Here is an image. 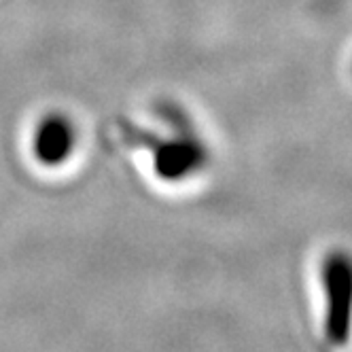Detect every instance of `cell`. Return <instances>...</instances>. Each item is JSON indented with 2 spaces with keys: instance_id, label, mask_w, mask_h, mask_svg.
<instances>
[{
  "instance_id": "3957f363",
  "label": "cell",
  "mask_w": 352,
  "mask_h": 352,
  "mask_svg": "<svg viewBox=\"0 0 352 352\" xmlns=\"http://www.w3.org/2000/svg\"><path fill=\"white\" fill-rule=\"evenodd\" d=\"M79 144L77 123L62 111L45 113L32 130L30 153L34 162L47 170L62 168L70 162Z\"/></svg>"
},
{
  "instance_id": "7a4b0ae2",
  "label": "cell",
  "mask_w": 352,
  "mask_h": 352,
  "mask_svg": "<svg viewBox=\"0 0 352 352\" xmlns=\"http://www.w3.org/2000/svg\"><path fill=\"white\" fill-rule=\"evenodd\" d=\"M324 318L322 333L333 348H344L350 338V301H352V263L344 250H331L320 270Z\"/></svg>"
},
{
  "instance_id": "6da1fadb",
  "label": "cell",
  "mask_w": 352,
  "mask_h": 352,
  "mask_svg": "<svg viewBox=\"0 0 352 352\" xmlns=\"http://www.w3.org/2000/svg\"><path fill=\"white\" fill-rule=\"evenodd\" d=\"M130 136H136L138 146L151 153V168L164 183H185L210 164V151L191 125L179 123L172 134H138L130 130Z\"/></svg>"
}]
</instances>
